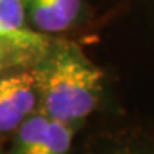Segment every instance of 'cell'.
I'll list each match as a JSON object with an SVG mask.
<instances>
[{
    "instance_id": "cell-2",
    "label": "cell",
    "mask_w": 154,
    "mask_h": 154,
    "mask_svg": "<svg viewBox=\"0 0 154 154\" xmlns=\"http://www.w3.org/2000/svg\"><path fill=\"white\" fill-rule=\"evenodd\" d=\"M74 131L38 109L16 128L10 154H72Z\"/></svg>"
},
{
    "instance_id": "cell-7",
    "label": "cell",
    "mask_w": 154,
    "mask_h": 154,
    "mask_svg": "<svg viewBox=\"0 0 154 154\" xmlns=\"http://www.w3.org/2000/svg\"><path fill=\"white\" fill-rule=\"evenodd\" d=\"M10 50H11L10 47H9V46H7L2 38H0V56H5L6 53H7V51H10Z\"/></svg>"
},
{
    "instance_id": "cell-6",
    "label": "cell",
    "mask_w": 154,
    "mask_h": 154,
    "mask_svg": "<svg viewBox=\"0 0 154 154\" xmlns=\"http://www.w3.org/2000/svg\"><path fill=\"white\" fill-rule=\"evenodd\" d=\"M83 154H154V140L137 136H121L99 140Z\"/></svg>"
},
{
    "instance_id": "cell-3",
    "label": "cell",
    "mask_w": 154,
    "mask_h": 154,
    "mask_svg": "<svg viewBox=\"0 0 154 154\" xmlns=\"http://www.w3.org/2000/svg\"><path fill=\"white\" fill-rule=\"evenodd\" d=\"M38 110V93L33 70L0 74V134L14 133Z\"/></svg>"
},
{
    "instance_id": "cell-1",
    "label": "cell",
    "mask_w": 154,
    "mask_h": 154,
    "mask_svg": "<svg viewBox=\"0 0 154 154\" xmlns=\"http://www.w3.org/2000/svg\"><path fill=\"white\" fill-rule=\"evenodd\" d=\"M34 72L38 109L50 119L77 128L97 107L103 73L74 46H60Z\"/></svg>"
},
{
    "instance_id": "cell-5",
    "label": "cell",
    "mask_w": 154,
    "mask_h": 154,
    "mask_svg": "<svg viewBox=\"0 0 154 154\" xmlns=\"http://www.w3.org/2000/svg\"><path fill=\"white\" fill-rule=\"evenodd\" d=\"M26 11L43 33H60L76 22L82 0H24Z\"/></svg>"
},
{
    "instance_id": "cell-4",
    "label": "cell",
    "mask_w": 154,
    "mask_h": 154,
    "mask_svg": "<svg viewBox=\"0 0 154 154\" xmlns=\"http://www.w3.org/2000/svg\"><path fill=\"white\" fill-rule=\"evenodd\" d=\"M0 38L14 51H43L47 40L26 27L24 0H0Z\"/></svg>"
},
{
    "instance_id": "cell-8",
    "label": "cell",
    "mask_w": 154,
    "mask_h": 154,
    "mask_svg": "<svg viewBox=\"0 0 154 154\" xmlns=\"http://www.w3.org/2000/svg\"><path fill=\"white\" fill-rule=\"evenodd\" d=\"M5 66H6V63H5V56H0V74H2V72L5 70Z\"/></svg>"
}]
</instances>
